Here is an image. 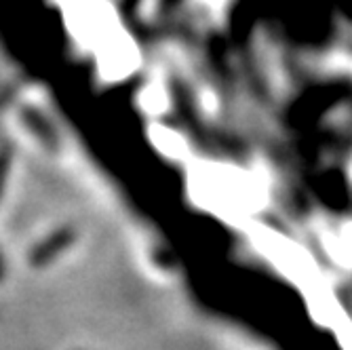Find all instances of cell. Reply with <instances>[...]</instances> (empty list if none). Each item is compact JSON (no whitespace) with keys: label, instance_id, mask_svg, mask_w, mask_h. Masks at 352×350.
Wrapping results in <instances>:
<instances>
[{"label":"cell","instance_id":"1","mask_svg":"<svg viewBox=\"0 0 352 350\" xmlns=\"http://www.w3.org/2000/svg\"><path fill=\"white\" fill-rule=\"evenodd\" d=\"M76 228L74 226H61L57 230H53L51 234H47L41 243H36L28 253V264L30 268H47L51 266L63 251H68L74 243H76Z\"/></svg>","mask_w":352,"mask_h":350},{"label":"cell","instance_id":"2","mask_svg":"<svg viewBox=\"0 0 352 350\" xmlns=\"http://www.w3.org/2000/svg\"><path fill=\"white\" fill-rule=\"evenodd\" d=\"M7 156L0 158V199H3V188H5V177H7Z\"/></svg>","mask_w":352,"mask_h":350},{"label":"cell","instance_id":"3","mask_svg":"<svg viewBox=\"0 0 352 350\" xmlns=\"http://www.w3.org/2000/svg\"><path fill=\"white\" fill-rule=\"evenodd\" d=\"M5 274H7V268H5V258H3V253H0V283L5 281Z\"/></svg>","mask_w":352,"mask_h":350}]
</instances>
